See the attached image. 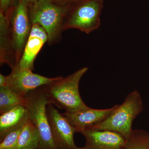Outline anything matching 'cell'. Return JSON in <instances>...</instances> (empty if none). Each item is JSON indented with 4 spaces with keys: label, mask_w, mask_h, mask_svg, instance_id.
Here are the masks:
<instances>
[{
    "label": "cell",
    "mask_w": 149,
    "mask_h": 149,
    "mask_svg": "<svg viewBox=\"0 0 149 149\" xmlns=\"http://www.w3.org/2000/svg\"><path fill=\"white\" fill-rule=\"evenodd\" d=\"M88 67L82 68L72 74L44 86L50 103L66 112L72 113L88 108L82 100L79 90V83Z\"/></svg>",
    "instance_id": "cell-1"
},
{
    "label": "cell",
    "mask_w": 149,
    "mask_h": 149,
    "mask_svg": "<svg viewBox=\"0 0 149 149\" xmlns=\"http://www.w3.org/2000/svg\"><path fill=\"white\" fill-rule=\"evenodd\" d=\"M68 7L56 4L52 0H39L29 3L28 11L31 24L40 25L47 32L49 46L59 43L62 38Z\"/></svg>",
    "instance_id": "cell-2"
},
{
    "label": "cell",
    "mask_w": 149,
    "mask_h": 149,
    "mask_svg": "<svg viewBox=\"0 0 149 149\" xmlns=\"http://www.w3.org/2000/svg\"><path fill=\"white\" fill-rule=\"evenodd\" d=\"M143 109L140 93L134 91L125 97L121 105H118L113 112L102 122L88 129L109 130L120 133L128 138L133 132V120Z\"/></svg>",
    "instance_id": "cell-3"
},
{
    "label": "cell",
    "mask_w": 149,
    "mask_h": 149,
    "mask_svg": "<svg viewBox=\"0 0 149 149\" xmlns=\"http://www.w3.org/2000/svg\"><path fill=\"white\" fill-rule=\"evenodd\" d=\"M25 97L29 120L37 128L40 136L38 149H57L48 120L47 107L50 103L44 86L29 92Z\"/></svg>",
    "instance_id": "cell-4"
},
{
    "label": "cell",
    "mask_w": 149,
    "mask_h": 149,
    "mask_svg": "<svg viewBox=\"0 0 149 149\" xmlns=\"http://www.w3.org/2000/svg\"><path fill=\"white\" fill-rule=\"evenodd\" d=\"M102 0H85L71 11L68 12L65 17L63 31L76 29L86 34L99 29L100 26V15Z\"/></svg>",
    "instance_id": "cell-5"
},
{
    "label": "cell",
    "mask_w": 149,
    "mask_h": 149,
    "mask_svg": "<svg viewBox=\"0 0 149 149\" xmlns=\"http://www.w3.org/2000/svg\"><path fill=\"white\" fill-rule=\"evenodd\" d=\"M29 5L28 0H18L10 15L7 14L17 65L32 27L29 17Z\"/></svg>",
    "instance_id": "cell-6"
},
{
    "label": "cell",
    "mask_w": 149,
    "mask_h": 149,
    "mask_svg": "<svg viewBox=\"0 0 149 149\" xmlns=\"http://www.w3.org/2000/svg\"><path fill=\"white\" fill-rule=\"evenodd\" d=\"M47 113L54 142L57 149H77L74 140L75 129L69 120L56 109L54 105L48 104Z\"/></svg>",
    "instance_id": "cell-7"
},
{
    "label": "cell",
    "mask_w": 149,
    "mask_h": 149,
    "mask_svg": "<svg viewBox=\"0 0 149 149\" xmlns=\"http://www.w3.org/2000/svg\"><path fill=\"white\" fill-rule=\"evenodd\" d=\"M60 77H45L29 70L20 69L17 66L7 75V85L17 94L25 97L29 92L53 83Z\"/></svg>",
    "instance_id": "cell-8"
},
{
    "label": "cell",
    "mask_w": 149,
    "mask_h": 149,
    "mask_svg": "<svg viewBox=\"0 0 149 149\" xmlns=\"http://www.w3.org/2000/svg\"><path fill=\"white\" fill-rule=\"evenodd\" d=\"M85 137L88 149H124L128 138L109 130L89 129L81 133Z\"/></svg>",
    "instance_id": "cell-9"
},
{
    "label": "cell",
    "mask_w": 149,
    "mask_h": 149,
    "mask_svg": "<svg viewBox=\"0 0 149 149\" xmlns=\"http://www.w3.org/2000/svg\"><path fill=\"white\" fill-rule=\"evenodd\" d=\"M117 106L116 105L106 109H95L88 107L74 112H65L62 114L69 120L76 133H81L105 120L113 112Z\"/></svg>",
    "instance_id": "cell-10"
},
{
    "label": "cell",
    "mask_w": 149,
    "mask_h": 149,
    "mask_svg": "<svg viewBox=\"0 0 149 149\" xmlns=\"http://www.w3.org/2000/svg\"><path fill=\"white\" fill-rule=\"evenodd\" d=\"M47 41V35L45 29L39 24H32L31 32L17 65L19 68L33 70L36 57Z\"/></svg>",
    "instance_id": "cell-11"
},
{
    "label": "cell",
    "mask_w": 149,
    "mask_h": 149,
    "mask_svg": "<svg viewBox=\"0 0 149 149\" xmlns=\"http://www.w3.org/2000/svg\"><path fill=\"white\" fill-rule=\"evenodd\" d=\"M29 120L28 110L24 105L17 106L1 114V141L9 133L23 127Z\"/></svg>",
    "instance_id": "cell-12"
},
{
    "label": "cell",
    "mask_w": 149,
    "mask_h": 149,
    "mask_svg": "<svg viewBox=\"0 0 149 149\" xmlns=\"http://www.w3.org/2000/svg\"><path fill=\"white\" fill-rule=\"evenodd\" d=\"M0 63L8 65L11 69L17 66L14 49L8 17L0 12Z\"/></svg>",
    "instance_id": "cell-13"
},
{
    "label": "cell",
    "mask_w": 149,
    "mask_h": 149,
    "mask_svg": "<svg viewBox=\"0 0 149 149\" xmlns=\"http://www.w3.org/2000/svg\"><path fill=\"white\" fill-rule=\"evenodd\" d=\"M39 143L38 130L29 120L23 126L14 149H38Z\"/></svg>",
    "instance_id": "cell-14"
},
{
    "label": "cell",
    "mask_w": 149,
    "mask_h": 149,
    "mask_svg": "<svg viewBox=\"0 0 149 149\" xmlns=\"http://www.w3.org/2000/svg\"><path fill=\"white\" fill-rule=\"evenodd\" d=\"M26 97L13 91L8 86L0 87V114L19 105L25 106Z\"/></svg>",
    "instance_id": "cell-15"
},
{
    "label": "cell",
    "mask_w": 149,
    "mask_h": 149,
    "mask_svg": "<svg viewBox=\"0 0 149 149\" xmlns=\"http://www.w3.org/2000/svg\"><path fill=\"white\" fill-rule=\"evenodd\" d=\"M124 149H149V133L140 129L133 130Z\"/></svg>",
    "instance_id": "cell-16"
},
{
    "label": "cell",
    "mask_w": 149,
    "mask_h": 149,
    "mask_svg": "<svg viewBox=\"0 0 149 149\" xmlns=\"http://www.w3.org/2000/svg\"><path fill=\"white\" fill-rule=\"evenodd\" d=\"M23 127L9 133L1 141L0 149H14Z\"/></svg>",
    "instance_id": "cell-17"
},
{
    "label": "cell",
    "mask_w": 149,
    "mask_h": 149,
    "mask_svg": "<svg viewBox=\"0 0 149 149\" xmlns=\"http://www.w3.org/2000/svg\"><path fill=\"white\" fill-rule=\"evenodd\" d=\"M12 2V0H0V12L5 13L8 10Z\"/></svg>",
    "instance_id": "cell-18"
},
{
    "label": "cell",
    "mask_w": 149,
    "mask_h": 149,
    "mask_svg": "<svg viewBox=\"0 0 149 149\" xmlns=\"http://www.w3.org/2000/svg\"><path fill=\"white\" fill-rule=\"evenodd\" d=\"M7 76H5L1 73L0 74V87H4V86H7Z\"/></svg>",
    "instance_id": "cell-19"
},
{
    "label": "cell",
    "mask_w": 149,
    "mask_h": 149,
    "mask_svg": "<svg viewBox=\"0 0 149 149\" xmlns=\"http://www.w3.org/2000/svg\"><path fill=\"white\" fill-rule=\"evenodd\" d=\"M29 2V3H34L39 1V0H28Z\"/></svg>",
    "instance_id": "cell-20"
},
{
    "label": "cell",
    "mask_w": 149,
    "mask_h": 149,
    "mask_svg": "<svg viewBox=\"0 0 149 149\" xmlns=\"http://www.w3.org/2000/svg\"><path fill=\"white\" fill-rule=\"evenodd\" d=\"M88 149L87 148H85V147H84V148H78V149Z\"/></svg>",
    "instance_id": "cell-21"
},
{
    "label": "cell",
    "mask_w": 149,
    "mask_h": 149,
    "mask_svg": "<svg viewBox=\"0 0 149 149\" xmlns=\"http://www.w3.org/2000/svg\"><path fill=\"white\" fill-rule=\"evenodd\" d=\"M58 1H69V0H58Z\"/></svg>",
    "instance_id": "cell-22"
},
{
    "label": "cell",
    "mask_w": 149,
    "mask_h": 149,
    "mask_svg": "<svg viewBox=\"0 0 149 149\" xmlns=\"http://www.w3.org/2000/svg\"><path fill=\"white\" fill-rule=\"evenodd\" d=\"M15 0H12V2H13Z\"/></svg>",
    "instance_id": "cell-23"
},
{
    "label": "cell",
    "mask_w": 149,
    "mask_h": 149,
    "mask_svg": "<svg viewBox=\"0 0 149 149\" xmlns=\"http://www.w3.org/2000/svg\"><path fill=\"white\" fill-rule=\"evenodd\" d=\"M52 1H54V0H52Z\"/></svg>",
    "instance_id": "cell-24"
}]
</instances>
